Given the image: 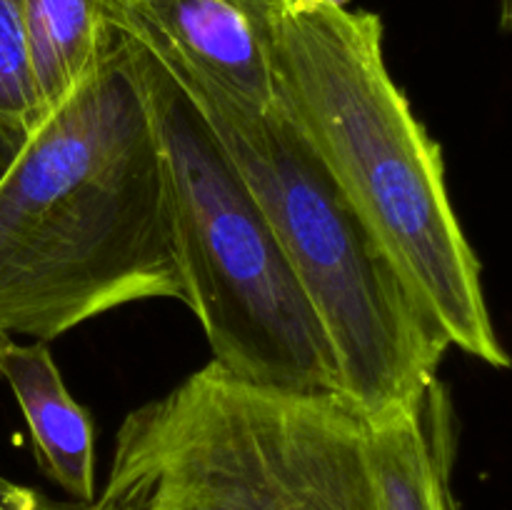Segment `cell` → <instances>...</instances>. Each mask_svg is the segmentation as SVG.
<instances>
[{"instance_id": "cell-1", "label": "cell", "mask_w": 512, "mask_h": 510, "mask_svg": "<svg viewBox=\"0 0 512 510\" xmlns=\"http://www.w3.org/2000/svg\"><path fill=\"white\" fill-rule=\"evenodd\" d=\"M185 300L163 153L118 33L0 178V330L60 338L115 308Z\"/></svg>"}, {"instance_id": "cell-2", "label": "cell", "mask_w": 512, "mask_h": 510, "mask_svg": "<svg viewBox=\"0 0 512 510\" xmlns=\"http://www.w3.org/2000/svg\"><path fill=\"white\" fill-rule=\"evenodd\" d=\"M383 45L380 15L350 0H275L273 108L450 348L505 370L510 355L453 208L443 148L395 83Z\"/></svg>"}, {"instance_id": "cell-3", "label": "cell", "mask_w": 512, "mask_h": 510, "mask_svg": "<svg viewBox=\"0 0 512 510\" xmlns=\"http://www.w3.org/2000/svg\"><path fill=\"white\" fill-rule=\"evenodd\" d=\"M93 510H378L368 420L210 360L125 415Z\"/></svg>"}, {"instance_id": "cell-4", "label": "cell", "mask_w": 512, "mask_h": 510, "mask_svg": "<svg viewBox=\"0 0 512 510\" xmlns=\"http://www.w3.org/2000/svg\"><path fill=\"white\" fill-rule=\"evenodd\" d=\"M263 208L308 295L365 420L410 403L438 378L448 340L415 305L380 245L275 108L250 110L173 78Z\"/></svg>"}, {"instance_id": "cell-5", "label": "cell", "mask_w": 512, "mask_h": 510, "mask_svg": "<svg viewBox=\"0 0 512 510\" xmlns=\"http://www.w3.org/2000/svg\"><path fill=\"white\" fill-rule=\"evenodd\" d=\"M123 38L163 153L183 305L210 360L248 383L343 395L328 335L243 175L173 75Z\"/></svg>"}, {"instance_id": "cell-6", "label": "cell", "mask_w": 512, "mask_h": 510, "mask_svg": "<svg viewBox=\"0 0 512 510\" xmlns=\"http://www.w3.org/2000/svg\"><path fill=\"white\" fill-rule=\"evenodd\" d=\"M275 0H113L115 30L173 78L250 110L273 108Z\"/></svg>"}, {"instance_id": "cell-7", "label": "cell", "mask_w": 512, "mask_h": 510, "mask_svg": "<svg viewBox=\"0 0 512 510\" xmlns=\"http://www.w3.org/2000/svg\"><path fill=\"white\" fill-rule=\"evenodd\" d=\"M458 415L440 378L410 403L368 420V463L378 510H463L453 488Z\"/></svg>"}, {"instance_id": "cell-8", "label": "cell", "mask_w": 512, "mask_h": 510, "mask_svg": "<svg viewBox=\"0 0 512 510\" xmlns=\"http://www.w3.org/2000/svg\"><path fill=\"white\" fill-rule=\"evenodd\" d=\"M0 380L23 410L43 473L73 503H93L98 495L93 420L65 388L48 343H20L0 330Z\"/></svg>"}, {"instance_id": "cell-9", "label": "cell", "mask_w": 512, "mask_h": 510, "mask_svg": "<svg viewBox=\"0 0 512 510\" xmlns=\"http://www.w3.org/2000/svg\"><path fill=\"white\" fill-rule=\"evenodd\" d=\"M20 20L43 115L70 98L118 40L113 0H20Z\"/></svg>"}, {"instance_id": "cell-10", "label": "cell", "mask_w": 512, "mask_h": 510, "mask_svg": "<svg viewBox=\"0 0 512 510\" xmlns=\"http://www.w3.org/2000/svg\"><path fill=\"white\" fill-rule=\"evenodd\" d=\"M43 120L28 50L20 0H0V123L30 133Z\"/></svg>"}, {"instance_id": "cell-11", "label": "cell", "mask_w": 512, "mask_h": 510, "mask_svg": "<svg viewBox=\"0 0 512 510\" xmlns=\"http://www.w3.org/2000/svg\"><path fill=\"white\" fill-rule=\"evenodd\" d=\"M25 135L28 133H23V130H15V128H10V125L0 123V178H3L5 170L10 168L13 158L18 155Z\"/></svg>"}, {"instance_id": "cell-12", "label": "cell", "mask_w": 512, "mask_h": 510, "mask_svg": "<svg viewBox=\"0 0 512 510\" xmlns=\"http://www.w3.org/2000/svg\"><path fill=\"white\" fill-rule=\"evenodd\" d=\"M55 510H93V503H73V500H68V503H58Z\"/></svg>"}, {"instance_id": "cell-13", "label": "cell", "mask_w": 512, "mask_h": 510, "mask_svg": "<svg viewBox=\"0 0 512 510\" xmlns=\"http://www.w3.org/2000/svg\"><path fill=\"white\" fill-rule=\"evenodd\" d=\"M505 3H508V0H505Z\"/></svg>"}]
</instances>
